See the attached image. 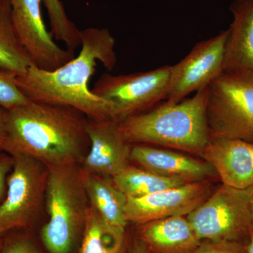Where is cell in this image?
I'll return each mask as SVG.
<instances>
[{
	"label": "cell",
	"mask_w": 253,
	"mask_h": 253,
	"mask_svg": "<svg viewBox=\"0 0 253 253\" xmlns=\"http://www.w3.org/2000/svg\"><path fill=\"white\" fill-rule=\"evenodd\" d=\"M6 110L0 108V147L6 135Z\"/></svg>",
	"instance_id": "cell-27"
},
{
	"label": "cell",
	"mask_w": 253,
	"mask_h": 253,
	"mask_svg": "<svg viewBox=\"0 0 253 253\" xmlns=\"http://www.w3.org/2000/svg\"><path fill=\"white\" fill-rule=\"evenodd\" d=\"M114 184L127 198L144 197L187 184L180 178L166 177L143 168L128 166L112 177Z\"/></svg>",
	"instance_id": "cell-20"
},
{
	"label": "cell",
	"mask_w": 253,
	"mask_h": 253,
	"mask_svg": "<svg viewBox=\"0 0 253 253\" xmlns=\"http://www.w3.org/2000/svg\"><path fill=\"white\" fill-rule=\"evenodd\" d=\"M130 160L141 168L159 175L180 178L187 182L208 180L217 174L215 169L206 161L181 153L158 149L149 144L131 146Z\"/></svg>",
	"instance_id": "cell-14"
},
{
	"label": "cell",
	"mask_w": 253,
	"mask_h": 253,
	"mask_svg": "<svg viewBox=\"0 0 253 253\" xmlns=\"http://www.w3.org/2000/svg\"><path fill=\"white\" fill-rule=\"evenodd\" d=\"M126 229L109 225L89 206L78 253H129Z\"/></svg>",
	"instance_id": "cell-18"
},
{
	"label": "cell",
	"mask_w": 253,
	"mask_h": 253,
	"mask_svg": "<svg viewBox=\"0 0 253 253\" xmlns=\"http://www.w3.org/2000/svg\"><path fill=\"white\" fill-rule=\"evenodd\" d=\"M48 169L49 219L42 229V241L49 253H72L83 235L90 206L81 168L74 165Z\"/></svg>",
	"instance_id": "cell-4"
},
{
	"label": "cell",
	"mask_w": 253,
	"mask_h": 253,
	"mask_svg": "<svg viewBox=\"0 0 253 253\" xmlns=\"http://www.w3.org/2000/svg\"><path fill=\"white\" fill-rule=\"evenodd\" d=\"M207 87L189 99L166 101L120 121L125 139L131 144L159 145L202 156L211 139L206 119Z\"/></svg>",
	"instance_id": "cell-3"
},
{
	"label": "cell",
	"mask_w": 253,
	"mask_h": 253,
	"mask_svg": "<svg viewBox=\"0 0 253 253\" xmlns=\"http://www.w3.org/2000/svg\"><path fill=\"white\" fill-rule=\"evenodd\" d=\"M246 253H253V232L252 230L250 233V236L247 242L246 243Z\"/></svg>",
	"instance_id": "cell-28"
},
{
	"label": "cell",
	"mask_w": 253,
	"mask_h": 253,
	"mask_svg": "<svg viewBox=\"0 0 253 253\" xmlns=\"http://www.w3.org/2000/svg\"><path fill=\"white\" fill-rule=\"evenodd\" d=\"M229 31L200 42L189 54L171 66L169 90L166 101L177 103L197 92L224 73V52Z\"/></svg>",
	"instance_id": "cell-9"
},
{
	"label": "cell",
	"mask_w": 253,
	"mask_h": 253,
	"mask_svg": "<svg viewBox=\"0 0 253 253\" xmlns=\"http://www.w3.org/2000/svg\"><path fill=\"white\" fill-rule=\"evenodd\" d=\"M86 131L90 146L81 163L84 172L112 178L129 166L131 144L118 121L89 119Z\"/></svg>",
	"instance_id": "cell-12"
},
{
	"label": "cell",
	"mask_w": 253,
	"mask_h": 253,
	"mask_svg": "<svg viewBox=\"0 0 253 253\" xmlns=\"http://www.w3.org/2000/svg\"><path fill=\"white\" fill-rule=\"evenodd\" d=\"M3 244H4V236L0 235V253L2 250Z\"/></svg>",
	"instance_id": "cell-30"
},
{
	"label": "cell",
	"mask_w": 253,
	"mask_h": 253,
	"mask_svg": "<svg viewBox=\"0 0 253 253\" xmlns=\"http://www.w3.org/2000/svg\"><path fill=\"white\" fill-rule=\"evenodd\" d=\"M16 75L0 68V108L9 111L31 102L17 85Z\"/></svg>",
	"instance_id": "cell-22"
},
{
	"label": "cell",
	"mask_w": 253,
	"mask_h": 253,
	"mask_svg": "<svg viewBox=\"0 0 253 253\" xmlns=\"http://www.w3.org/2000/svg\"><path fill=\"white\" fill-rule=\"evenodd\" d=\"M14 165V158L0 150V204L6 196L7 179Z\"/></svg>",
	"instance_id": "cell-25"
},
{
	"label": "cell",
	"mask_w": 253,
	"mask_h": 253,
	"mask_svg": "<svg viewBox=\"0 0 253 253\" xmlns=\"http://www.w3.org/2000/svg\"><path fill=\"white\" fill-rule=\"evenodd\" d=\"M206 119L211 137L253 143V74L221 73L208 86Z\"/></svg>",
	"instance_id": "cell-5"
},
{
	"label": "cell",
	"mask_w": 253,
	"mask_h": 253,
	"mask_svg": "<svg viewBox=\"0 0 253 253\" xmlns=\"http://www.w3.org/2000/svg\"><path fill=\"white\" fill-rule=\"evenodd\" d=\"M1 253H42L26 231H10L4 236Z\"/></svg>",
	"instance_id": "cell-23"
},
{
	"label": "cell",
	"mask_w": 253,
	"mask_h": 253,
	"mask_svg": "<svg viewBox=\"0 0 253 253\" xmlns=\"http://www.w3.org/2000/svg\"><path fill=\"white\" fill-rule=\"evenodd\" d=\"M189 253H247L246 244L237 241H201L199 246Z\"/></svg>",
	"instance_id": "cell-24"
},
{
	"label": "cell",
	"mask_w": 253,
	"mask_h": 253,
	"mask_svg": "<svg viewBox=\"0 0 253 253\" xmlns=\"http://www.w3.org/2000/svg\"><path fill=\"white\" fill-rule=\"evenodd\" d=\"M230 11L233 21L228 28L224 72L253 74V0H235Z\"/></svg>",
	"instance_id": "cell-15"
},
{
	"label": "cell",
	"mask_w": 253,
	"mask_h": 253,
	"mask_svg": "<svg viewBox=\"0 0 253 253\" xmlns=\"http://www.w3.org/2000/svg\"><path fill=\"white\" fill-rule=\"evenodd\" d=\"M33 66L13 27L9 0H0V68L21 76Z\"/></svg>",
	"instance_id": "cell-19"
},
{
	"label": "cell",
	"mask_w": 253,
	"mask_h": 253,
	"mask_svg": "<svg viewBox=\"0 0 253 253\" xmlns=\"http://www.w3.org/2000/svg\"><path fill=\"white\" fill-rule=\"evenodd\" d=\"M88 121L73 108L31 101L6 111L0 150L29 156L47 168L81 164L90 146Z\"/></svg>",
	"instance_id": "cell-2"
},
{
	"label": "cell",
	"mask_w": 253,
	"mask_h": 253,
	"mask_svg": "<svg viewBox=\"0 0 253 253\" xmlns=\"http://www.w3.org/2000/svg\"><path fill=\"white\" fill-rule=\"evenodd\" d=\"M129 253H151V252L146 247V245L140 239L136 238L131 244Z\"/></svg>",
	"instance_id": "cell-26"
},
{
	"label": "cell",
	"mask_w": 253,
	"mask_h": 253,
	"mask_svg": "<svg viewBox=\"0 0 253 253\" xmlns=\"http://www.w3.org/2000/svg\"><path fill=\"white\" fill-rule=\"evenodd\" d=\"M253 186L239 189L222 184L188 219L201 241L247 242L251 231Z\"/></svg>",
	"instance_id": "cell-6"
},
{
	"label": "cell",
	"mask_w": 253,
	"mask_h": 253,
	"mask_svg": "<svg viewBox=\"0 0 253 253\" xmlns=\"http://www.w3.org/2000/svg\"><path fill=\"white\" fill-rule=\"evenodd\" d=\"M49 17L51 34L62 42L67 49L75 51L81 46V31L68 17L61 0H42Z\"/></svg>",
	"instance_id": "cell-21"
},
{
	"label": "cell",
	"mask_w": 253,
	"mask_h": 253,
	"mask_svg": "<svg viewBox=\"0 0 253 253\" xmlns=\"http://www.w3.org/2000/svg\"><path fill=\"white\" fill-rule=\"evenodd\" d=\"M170 74L171 66L119 76L106 73L95 83L91 91L113 104L116 121L120 122L167 99Z\"/></svg>",
	"instance_id": "cell-8"
},
{
	"label": "cell",
	"mask_w": 253,
	"mask_h": 253,
	"mask_svg": "<svg viewBox=\"0 0 253 253\" xmlns=\"http://www.w3.org/2000/svg\"><path fill=\"white\" fill-rule=\"evenodd\" d=\"M13 27L35 66L54 71L75 57V51L60 47L46 29L42 14V0H9Z\"/></svg>",
	"instance_id": "cell-10"
},
{
	"label": "cell",
	"mask_w": 253,
	"mask_h": 253,
	"mask_svg": "<svg viewBox=\"0 0 253 253\" xmlns=\"http://www.w3.org/2000/svg\"><path fill=\"white\" fill-rule=\"evenodd\" d=\"M139 226L138 239L151 253H189L201 242L186 216H173Z\"/></svg>",
	"instance_id": "cell-16"
},
{
	"label": "cell",
	"mask_w": 253,
	"mask_h": 253,
	"mask_svg": "<svg viewBox=\"0 0 253 253\" xmlns=\"http://www.w3.org/2000/svg\"><path fill=\"white\" fill-rule=\"evenodd\" d=\"M83 181L89 205L109 225L126 229L127 197L113 182L112 178L84 172Z\"/></svg>",
	"instance_id": "cell-17"
},
{
	"label": "cell",
	"mask_w": 253,
	"mask_h": 253,
	"mask_svg": "<svg viewBox=\"0 0 253 253\" xmlns=\"http://www.w3.org/2000/svg\"><path fill=\"white\" fill-rule=\"evenodd\" d=\"M0 204V235L27 231L36 222L46 201L49 169L34 158L16 155Z\"/></svg>",
	"instance_id": "cell-7"
},
{
	"label": "cell",
	"mask_w": 253,
	"mask_h": 253,
	"mask_svg": "<svg viewBox=\"0 0 253 253\" xmlns=\"http://www.w3.org/2000/svg\"><path fill=\"white\" fill-rule=\"evenodd\" d=\"M201 157L215 169L222 184L245 189L253 186V143L211 137Z\"/></svg>",
	"instance_id": "cell-13"
},
{
	"label": "cell",
	"mask_w": 253,
	"mask_h": 253,
	"mask_svg": "<svg viewBox=\"0 0 253 253\" xmlns=\"http://www.w3.org/2000/svg\"><path fill=\"white\" fill-rule=\"evenodd\" d=\"M115 45L116 41L109 30L86 28L81 31L77 56L54 71L31 66L24 74L16 76V83L33 102L73 108L89 119L116 121L113 104L95 95L89 86L98 61L109 71L116 66Z\"/></svg>",
	"instance_id": "cell-1"
},
{
	"label": "cell",
	"mask_w": 253,
	"mask_h": 253,
	"mask_svg": "<svg viewBox=\"0 0 253 253\" xmlns=\"http://www.w3.org/2000/svg\"><path fill=\"white\" fill-rule=\"evenodd\" d=\"M251 230L253 232V194L251 203Z\"/></svg>",
	"instance_id": "cell-29"
},
{
	"label": "cell",
	"mask_w": 253,
	"mask_h": 253,
	"mask_svg": "<svg viewBox=\"0 0 253 253\" xmlns=\"http://www.w3.org/2000/svg\"><path fill=\"white\" fill-rule=\"evenodd\" d=\"M208 180L189 182L144 197L127 198L128 222L140 224L173 216H187L212 194Z\"/></svg>",
	"instance_id": "cell-11"
}]
</instances>
